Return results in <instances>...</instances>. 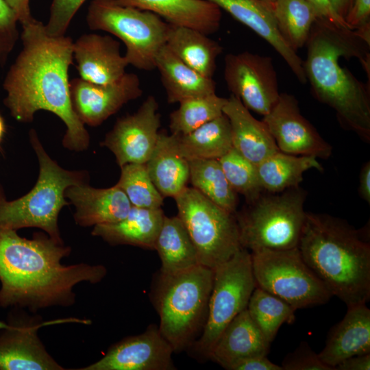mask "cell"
I'll use <instances>...</instances> for the list:
<instances>
[{
  "label": "cell",
  "mask_w": 370,
  "mask_h": 370,
  "mask_svg": "<svg viewBox=\"0 0 370 370\" xmlns=\"http://www.w3.org/2000/svg\"><path fill=\"white\" fill-rule=\"evenodd\" d=\"M0 333V370H63L38 336L40 319L11 313Z\"/></svg>",
  "instance_id": "cell-17"
},
{
  "label": "cell",
  "mask_w": 370,
  "mask_h": 370,
  "mask_svg": "<svg viewBox=\"0 0 370 370\" xmlns=\"http://www.w3.org/2000/svg\"><path fill=\"white\" fill-rule=\"evenodd\" d=\"M173 350L158 328L150 325L142 334L126 337L106 354L80 370H171Z\"/></svg>",
  "instance_id": "cell-16"
},
{
  "label": "cell",
  "mask_w": 370,
  "mask_h": 370,
  "mask_svg": "<svg viewBox=\"0 0 370 370\" xmlns=\"http://www.w3.org/2000/svg\"><path fill=\"white\" fill-rule=\"evenodd\" d=\"M218 160L230 186L237 194L245 197L247 204L254 201L263 192L256 165L234 147Z\"/></svg>",
  "instance_id": "cell-37"
},
{
  "label": "cell",
  "mask_w": 370,
  "mask_h": 370,
  "mask_svg": "<svg viewBox=\"0 0 370 370\" xmlns=\"http://www.w3.org/2000/svg\"><path fill=\"white\" fill-rule=\"evenodd\" d=\"M330 1L336 13L345 21L353 0H330Z\"/></svg>",
  "instance_id": "cell-47"
},
{
  "label": "cell",
  "mask_w": 370,
  "mask_h": 370,
  "mask_svg": "<svg viewBox=\"0 0 370 370\" xmlns=\"http://www.w3.org/2000/svg\"><path fill=\"white\" fill-rule=\"evenodd\" d=\"M262 1H265V2H267V3H269V4H271V5H273V3L274 1H275V0H262Z\"/></svg>",
  "instance_id": "cell-50"
},
{
  "label": "cell",
  "mask_w": 370,
  "mask_h": 370,
  "mask_svg": "<svg viewBox=\"0 0 370 370\" xmlns=\"http://www.w3.org/2000/svg\"><path fill=\"white\" fill-rule=\"evenodd\" d=\"M306 46L303 66L313 96L335 112L344 129L369 143V86L342 67L340 59H358L369 79L370 28L351 29L318 18Z\"/></svg>",
  "instance_id": "cell-3"
},
{
  "label": "cell",
  "mask_w": 370,
  "mask_h": 370,
  "mask_svg": "<svg viewBox=\"0 0 370 370\" xmlns=\"http://www.w3.org/2000/svg\"><path fill=\"white\" fill-rule=\"evenodd\" d=\"M227 98L219 97L216 93L181 101L179 108L169 116L171 134L177 136L186 135L219 116L223 114Z\"/></svg>",
  "instance_id": "cell-35"
},
{
  "label": "cell",
  "mask_w": 370,
  "mask_h": 370,
  "mask_svg": "<svg viewBox=\"0 0 370 370\" xmlns=\"http://www.w3.org/2000/svg\"><path fill=\"white\" fill-rule=\"evenodd\" d=\"M248 312L270 343L284 323H292L295 309L280 298L256 286L249 300Z\"/></svg>",
  "instance_id": "cell-34"
},
{
  "label": "cell",
  "mask_w": 370,
  "mask_h": 370,
  "mask_svg": "<svg viewBox=\"0 0 370 370\" xmlns=\"http://www.w3.org/2000/svg\"><path fill=\"white\" fill-rule=\"evenodd\" d=\"M8 326H9V324H8V322H4V321H0V330L6 328Z\"/></svg>",
  "instance_id": "cell-49"
},
{
  "label": "cell",
  "mask_w": 370,
  "mask_h": 370,
  "mask_svg": "<svg viewBox=\"0 0 370 370\" xmlns=\"http://www.w3.org/2000/svg\"><path fill=\"white\" fill-rule=\"evenodd\" d=\"M370 353V310L366 304L347 308L343 319L330 330L321 360L335 370L343 360Z\"/></svg>",
  "instance_id": "cell-21"
},
{
  "label": "cell",
  "mask_w": 370,
  "mask_h": 370,
  "mask_svg": "<svg viewBox=\"0 0 370 370\" xmlns=\"http://www.w3.org/2000/svg\"><path fill=\"white\" fill-rule=\"evenodd\" d=\"M345 21L351 29L370 25V0H353Z\"/></svg>",
  "instance_id": "cell-41"
},
{
  "label": "cell",
  "mask_w": 370,
  "mask_h": 370,
  "mask_svg": "<svg viewBox=\"0 0 370 370\" xmlns=\"http://www.w3.org/2000/svg\"><path fill=\"white\" fill-rule=\"evenodd\" d=\"M154 249L161 261L162 273L173 274L199 264L195 247L177 215H164Z\"/></svg>",
  "instance_id": "cell-29"
},
{
  "label": "cell",
  "mask_w": 370,
  "mask_h": 370,
  "mask_svg": "<svg viewBox=\"0 0 370 370\" xmlns=\"http://www.w3.org/2000/svg\"><path fill=\"white\" fill-rule=\"evenodd\" d=\"M272 7L280 34L297 52L306 45L312 25L319 18L317 10L306 0H275Z\"/></svg>",
  "instance_id": "cell-32"
},
{
  "label": "cell",
  "mask_w": 370,
  "mask_h": 370,
  "mask_svg": "<svg viewBox=\"0 0 370 370\" xmlns=\"http://www.w3.org/2000/svg\"><path fill=\"white\" fill-rule=\"evenodd\" d=\"M174 199L177 216L195 247L199 264L214 269L242 248L234 214L193 187H185Z\"/></svg>",
  "instance_id": "cell-9"
},
{
  "label": "cell",
  "mask_w": 370,
  "mask_h": 370,
  "mask_svg": "<svg viewBox=\"0 0 370 370\" xmlns=\"http://www.w3.org/2000/svg\"><path fill=\"white\" fill-rule=\"evenodd\" d=\"M256 169L260 186L267 193L299 186L304 173L310 169L323 171L314 156L292 155L280 150L261 161Z\"/></svg>",
  "instance_id": "cell-30"
},
{
  "label": "cell",
  "mask_w": 370,
  "mask_h": 370,
  "mask_svg": "<svg viewBox=\"0 0 370 370\" xmlns=\"http://www.w3.org/2000/svg\"><path fill=\"white\" fill-rule=\"evenodd\" d=\"M283 370H333L319 358L306 341H302L282 362Z\"/></svg>",
  "instance_id": "cell-40"
},
{
  "label": "cell",
  "mask_w": 370,
  "mask_h": 370,
  "mask_svg": "<svg viewBox=\"0 0 370 370\" xmlns=\"http://www.w3.org/2000/svg\"><path fill=\"white\" fill-rule=\"evenodd\" d=\"M86 0H52L46 32L51 36H64L78 10Z\"/></svg>",
  "instance_id": "cell-38"
},
{
  "label": "cell",
  "mask_w": 370,
  "mask_h": 370,
  "mask_svg": "<svg viewBox=\"0 0 370 370\" xmlns=\"http://www.w3.org/2000/svg\"><path fill=\"white\" fill-rule=\"evenodd\" d=\"M214 270L198 264L173 274L160 273L153 295L158 329L173 352L193 341L206 322Z\"/></svg>",
  "instance_id": "cell-6"
},
{
  "label": "cell",
  "mask_w": 370,
  "mask_h": 370,
  "mask_svg": "<svg viewBox=\"0 0 370 370\" xmlns=\"http://www.w3.org/2000/svg\"><path fill=\"white\" fill-rule=\"evenodd\" d=\"M223 113L231 125L233 147L254 164L279 150L264 123L254 118L235 96L227 98Z\"/></svg>",
  "instance_id": "cell-24"
},
{
  "label": "cell",
  "mask_w": 370,
  "mask_h": 370,
  "mask_svg": "<svg viewBox=\"0 0 370 370\" xmlns=\"http://www.w3.org/2000/svg\"><path fill=\"white\" fill-rule=\"evenodd\" d=\"M69 86L75 114L84 125L92 127L101 125L143 94L139 77L133 73H125L119 80L106 84L74 78Z\"/></svg>",
  "instance_id": "cell-15"
},
{
  "label": "cell",
  "mask_w": 370,
  "mask_h": 370,
  "mask_svg": "<svg viewBox=\"0 0 370 370\" xmlns=\"http://www.w3.org/2000/svg\"><path fill=\"white\" fill-rule=\"evenodd\" d=\"M5 134V124L1 115L0 114V147Z\"/></svg>",
  "instance_id": "cell-48"
},
{
  "label": "cell",
  "mask_w": 370,
  "mask_h": 370,
  "mask_svg": "<svg viewBox=\"0 0 370 370\" xmlns=\"http://www.w3.org/2000/svg\"><path fill=\"white\" fill-rule=\"evenodd\" d=\"M208 312L195 349L204 357L210 354L228 324L247 308L256 287L251 252L241 248L231 258L217 267Z\"/></svg>",
  "instance_id": "cell-11"
},
{
  "label": "cell",
  "mask_w": 370,
  "mask_h": 370,
  "mask_svg": "<svg viewBox=\"0 0 370 370\" xmlns=\"http://www.w3.org/2000/svg\"><path fill=\"white\" fill-rule=\"evenodd\" d=\"M23 47L3 84L4 104L18 121L31 122L40 110L55 114L66 125L64 147L86 149L90 136L75 114L71 99L69 71L73 60L69 36H51L38 21L22 26Z\"/></svg>",
  "instance_id": "cell-1"
},
{
  "label": "cell",
  "mask_w": 370,
  "mask_h": 370,
  "mask_svg": "<svg viewBox=\"0 0 370 370\" xmlns=\"http://www.w3.org/2000/svg\"><path fill=\"white\" fill-rule=\"evenodd\" d=\"M317 10L319 17L337 25L348 27L345 21L334 11L330 0H306ZM349 28V27H348Z\"/></svg>",
  "instance_id": "cell-43"
},
{
  "label": "cell",
  "mask_w": 370,
  "mask_h": 370,
  "mask_svg": "<svg viewBox=\"0 0 370 370\" xmlns=\"http://www.w3.org/2000/svg\"><path fill=\"white\" fill-rule=\"evenodd\" d=\"M177 138L180 153L188 162L218 160L233 147L231 125L223 113Z\"/></svg>",
  "instance_id": "cell-31"
},
{
  "label": "cell",
  "mask_w": 370,
  "mask_h": 370,
  "mask_svg": "<svg viewBox=\"0 0 370 370\" xmlns=\"http://www.w3.org/2000/svg\"><path fill=\"white\" fill-rule=\"evenodd\" d=\"M270 345L246 308L225 328L208 358L230 370L234 364L241 360L267 356Z\"/></svg>",
  "instance_id": "cell-23"
},
{
  "label": "cell",
  "mask_w": 370,
  "mask_h": 370,
  "mask_svg": "<svg viewBox=\"0 0 370 370\" xmlns=\"http://www.w3.org/2000/svg\"><path fill=\"white\" fill-rule=\"evenodd\" d=\"M370 353L347 358L335 367V370H369Z\"/></svg>",
  "instance_id": "cell-45"
},
{
  "label": "cell",
  "mask_w": 370,
  "mask_h": 370,
  "mask_svg": "<svg viewBox=\"0 0 370 370\" xmlns=\"http://www.w3.org/2000/svg\"><path fill=\"white\" fill-rule=\"evenodd\" d=\"M158 103L148 96L133 114L119 118L101 145L115 156L118 165L145 164L157 143L160 127Z\"/></svg>",
  "instance_id": "cell-13"
},
{
  "label": "cell",
  "mask_w": 370,
  "mask_h": 370,
  "mask_svg": "<svg viewBox=\"0 0 370 370\" xmlns=\"http://www.w3.org/2000/svg\"><path fill=\"white\" fill-rule=\"evenodd\" d=\"M86 23L92 30L108 32L120 39L126 47L128 64L139 70L156 69V58L166 45L170 24L158 15L116 0H92Z\"/></svg>",
  "instance_id": "cell-8"
},
{
  "label": "cell",
  "mask_w": 370,
  "mask_h": 370,
  "mask_svg": "<svg viewBox=\"0 0 370 370\" xmlns=\"http://www.w3.org/2000/svg\"><path fill=\"white\" fill-rule=\"evenodd\" d=\"M256 286L280 298L295 310L322 305L333 296L304 260L297 247L251 252Z\"/></svg>",
  "instance_id": "cell-10"
},
{
  "label": "cell",
  "mask_w": 370,
  "mask_h": 370,
  "mask_svg": "<svg viewBox=\"0 0 370 370\" xmlns=\"http://www.w3.org/2000/svg\"><path fill=\"white\" fill-rule=\"evenodd\" d=\"M306 192L296 186L279 193L263 191L235 212L241 246L250 252L297 247L306 213Z\"/></svg>",
  "instance_id": "cell-7"
},
{
  "label": "cell",
  "mask_w": 370,
  "mask_h": 370,
  "mask_svg": "<svg viewBox=\"0 0 370 370\" xmlns=\"http://www.w3.org/2000/svg\"><path fill=\"white\" fill-rule=\"evenodd\" d=\"M164 217L162 208L132 206L124 219L115 223L96 225L91 234L112 245H129L154 249Z\"/></svg>",
  "instance_id": "cell-25"
},
{
  "label": "cell",
  "mask_w": 370,
  "mask_h": 370,
  "mask_svg": "<svg viewBox=\"0 0 370 370\" xmlns=\"http://www.w3.org/2000/svg\"><path fill=\"white\" fill-rule=\"evenodd\" d=\"M358 193L362 199L370 203V162H366L361 169Z\"/></svg>",
  "instance_id": "cell-46"
},
{
  "label": "cell",
  "mask_w": 370,
  "mask_h": 370,
  "mask_svg": "<svg viewBox=\"0 0 370 370\" xmlns=\"http://www.w3.org/2000/svg\"><path fill=\"white\" fill-rule=\"evenodd\" d=\"M280 151L296 156L328 158L332 147L301 114L292 95L280 93L272 110L262 120Z\"/></svg>",
  "instance_id": "cell-14"
},
{
  "label": "cell",
  "mask_w": 370,
  "mask_h": 370,
  "mask_svg": "<svg viewBox=\"0 0 370 370\" xmlns=\"http://www.w3.org/2000/svg\"><path fill=\"white\" fill-rule=\"evenodd\" d=\"M145 164L163 197L174 198L187 186L189 162L180 153L176 136L159 132L155 148Z\"/></svg>",
  "instance_id": "cell-26"
},
{
  "label": "cell",
  "mask_w": 370,
  "mask_h": 370,
  "mask_svg": "<svg viewBox=\"0 0 370 370\" xmlns=\"http://www.w3.org/2000/svg\"><path fill=\"white\" fill-rule=\"evenodd\" d=\"M30 143L38 157L40 170L34 188L17 199L8 201L0 185V230L38 227L58 243H64L58 224L61 209L69 205L64 192L71 186L88 182L85 171H69L60 166L47 153L34 130Z\"/></svg>",
  "instance_id": "cell-5"
},
{
  "label": "cell",
  "mask_w": 370,
  "mask_h": 370,
  "mask_svg": "<svg viewBox=\"0 0 370 370\" xmlns=\"http://www.w3.org/2000/svg\"><path fill=\"white\" fill-rule=\"evenodd\" d=\"M297 247L308 267L348 307L370 299V243L367 229L345 220L306 212Z\"/></svg>",
  "instance_id": "cell-4"
},
{
  "label": "cell",
  "mask_w": 370,
  "mask_h": 370,
  "mask_svg": "<svg viewBox=\"0 0 370 370\" xmlns=\"http://www.w3.org/2000/svg\"><path fill=\"white\" fill-rule=\"evenodd\" d=\"M121 170L116 185L125 193L132 206L161 208L164 197L153 184L145 164H126Z\"/></svg>",
  "instance_id": "cell-36"
},
{
  "label": "cell",
  "mask_w": 370,
  "mask_h": 370,
  "mask_svg": "<svg viewBox=\"0 0 370 370\" xmlns=\"http://www.w3.org/2000/svg\"><path fill=\"white\" fill-rule=\"evenodd\" d=\"M18 20L4 0H0V65L3 66L19 38Z\"/></svg>",
  "instance_id": "cell-39"
},
{
  "label": "cell",
  "mask_w": 370,
  "mask_h": 370,
  "mask_svg": "<svg viewBox=\"0 0 370 370\" xmlns=\"http://www.w3.org/2000/svg\"><path fill=\"white\" fill-rule=\"evenodd\" d=\"M188 162L192 187L221 208L234 214L238 206L237 193L228 182L219 160L203 159Z\"/></svg>",
  "instance_id": "cell-33"
},
{
  "label": "cell",
  "mask_w": 370,
  "mask_h": 370,
  "mask_svg": "<svg viewBox=\"0 0 370 370\" xmlns=\"http://www.w3.org/2000/svg\"><path fill=\"white\" fill-rule=\"evenodd\" d=\"M121 4L151 12L168 23L189 27L207 35L217 32L221 10L207 0H116Z\"/></svg>",
  "instance_id": "cell-22"
},
{
  "label": "cell",
  "mask_w": 370,
  "mask_h": 370,
  "mask_svg": "<svg viewBox=\"0 0 370 370\" xmlns=\"http://www.w3.org/2000/svg\"><path fill=\"white\" fill-rule=\"evenodd\" d=\"M71 251L41 232L28 239L16 230H0V306L27 308L34 312L73 305L74 286L82 282H101L107 269L87 263L63 265L61 260Z\"/></svg>",
  "instance_id": "cell-2"
},
{
  "label": "cell",
  "mask_w": 370,
  "mask_h": 370,
  "mask_svg": "<svg viewBox=\"0 0 370 370\" xmlns=\"http://www.w3.org/2000/svg\"><path fill=\"white\" fill-rule=\"evenodd\" d=\"M228 12L265 40L288 64L298 81L307 82L303 62L297 52L282 37L272 5L262 0H207Z\"/></svg>",
  "instance_id": "cell-18"
},
{
  "label": "cell",
  "mask_w": 370,
  "mask_h": 370,
  "mask_svg": "<svg viewBox=\"0 0 370 370\" xmlns=\"http://www.w3.org/2000/svg\"><path fill=\"white\" fill-rule=\"evenodd\" d=\"M16 14L21 26L30 23L36 19L33 17L30 0H4Z\"/></svg>",
  "instance_id": "cell-44"
},
{
  "label": "cell",
  "mask_w": 370,
  "mask_h": 370,
  "mask_svg": "<svg viewBox=\"0 0 370 370\" xmlns=\"http://www.w3.org/2000/svg\"><path fill=\"white\" fill-rule=\"evenodd\" d=\"M156 69L160 73L167 101L169 103L215 93L216 83L188 66L165 45L156 58Z\"/></svg>",
  "instance_id": "cell-27"
},
{
  "label": "cell",
  "mask_w": 370,
  "mask_h": 370,
  "mask_svg": "<svg viewBox=\"0 0 370 370\" xmlns=\"http://www.w3.org/2000/svg\"><path fill=\"white\" fill-rule=\"evenodd\" d=\"M120 49V42L108 35L90 33L80 36L73 45L79 77L99 84L119 80L128 65Z\"/></svg>",
  "instance_id": "cell-19"
},
{
  "label": "cell",
  "mask_w": 370,
  "mask_h": 370,
  "mask_svg": "<svg viewBox=\"0 0 370 370\" xmlns=\"http://www.w3.org/2000/svg\"><path fill=\"white\" fill-rule=\"evenodd\" d=\"M208 35L189 27L170 24L167 47L182 62L209 78H212L216 62L223 48Z\"/></svg>",
  "instance_id": "cell-28"
},
{
  "label": "cell",
  "mask_w": 370,
  "mask_h": 370,
  "mask_svg": "<svg viewBox=\"0 0 370 370\" xmlns=\"http://www.w3.org/2000/svg\"><path fill=\"white\" fill-rule=\"evenodd\" d=\"M64 196L75 207V221L83 227L119 221L132 208L125 193L116 184L108 188H95L87 183L73 185L66 189Z\"/></svg>",
  "instance_id": "cell-20"
},
{
  "label": "cell",
  "mask_w": 370,
  "mask_h": 370,
  "mask_svg": "<svg viewBox=\"0 0 370 370\" xmlns=\"http://www.w3.org/2000/svg\"><path fill=\"white\" fill-rule=\"evenodd\" d=\"M224 62V79L231 95L249 110L267 115L280 95L272 58L243 51L227 54Z\"/></svg>",
  "instance_id": "cell-12"
},
{
  "label": "cell",
  "mask_w": 370,
  "mask_h": 370,
  "mask_svg": "<svg viewBox=\"0 0 370 370\" xmlns=\"http://www.w3.org/2000/svg\"><path fill=\"white\" fill-rule=\"evenodd\" d=\"M230 370H283L282 366L272 362L267 356H257L241 360Z\"/></svg>",
  "instance_id": "cell-42"
}]
</instances>
